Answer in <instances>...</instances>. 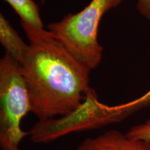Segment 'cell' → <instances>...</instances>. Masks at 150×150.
I'll list each match as a JSON object with an SVG mask.
<instances>
[{
  "label": "cell",
  "mask_w": 150,
  "mask_h": 150,
  "mask_svg": "<svg viewBox=\"0 0 150 150\" xmlns=\"http://www.w3.org/2000/svg\"><path fill=\"white\" fill-rule=\"evenodd\" d=\"M123 0H92L83 10L68 14L48 25V31L91 70L102 59L103 47L98 42V29L104 15Z\"/></svg>",
  "instance_id": "cell-2"
},
{
  "label": "cell",
  "mask_w": 150,
  "mask_h": 150,
  "mask_svg": "<svg viewBox=\"0 0 150 150\" xmlns=\"http://www.w3.org/2000/svg\"><path fill=\"white\" fill-rule=\"evenodd\" d=\"M149 145H150V144H149Z\"/></svg>",
  "instance_id": "cell-11"
},
{
  "label": "cell",
  "mask_w": 150,
  "mask_h": 150,
  "mask_svg": "<svg viewBox=\"0 0 150 150\" xmlns=\"http://www.w3.org/2000/svg\"><path fill=\"white\" fill-rule=\"evenodd\" d=\"M125 134L130 138L150 144V119L144 123L132 127Z\"/></svg>",
  "instance_id": "cell-8"
},
{
  "label": "cell",
  "mask_w": 150,
  "mask_h": 150,
  "mask_svg": "<svg viewBox=\"0 0 150 150\" xmlns=\"http://www.w3.org/2000/svg\"><path fill=\"white\" fill-rule=\"evenodd\" d=\"M0 42L8 54L19 63L29 45L25 44L4 15H0Z\"/></svg>",
  "instance_id": "cell-5"
},
{
  "label": "cell",
  "mask_w": 150,
  "mask_h": 150,
  "mask_svg": "<svg viewBox=\"0 0 150 150\" xmlns=\"http://www.w3.org/2000/svg\"><path fill=\"white\" fill-rule=\"evenodd\" d=\"M20 18V22L38 29H44L39 7L33 0H5Z\"/></svg>",
  "instance_id": "cell-6"
},
{
  "label": "cell",
  "mask_w": 150,
  "mask_h": 150,
  "mask_svg": "<svg viewBox=\"0 0 150 150\" xmlns=\"http://www.w3.org/2000/svg\"><path fill=\"white\" fill-rule=\"evenodd\" d=\"M31 112L29 93L20 63L6 53L0 61V147L22 150L29 132L22 129V119Z\"/></svg>",
  "instance_id": "cell-3"
},
{
  "label": "cell",
  "mask_w": 150,
  "mask_h": 150,
  "mask_svg": "<svg viewBox=\"0 0 150 150\" xmlns=\"http://www.w3.org/2000/svg\"><path fill=\"white\" fill-rule=\"evenodd\" d=\"M75 150H150V145L119 131L108 130L95 138H86Z\"/></svg>",
  "instance_id": "cell-4"
},
{
  "label": "cell",
  "mask_w": 150,
  "mask_h": 150,
  "mask_svg": "<svg viewBox=\"0 0 150 150\" xmlns=\"http://www.w3.org/2000/svg\"><path fill=\"white\" fill-rule=\"evenodd\" d=\"M149 106H150V91L134 101L118 106H114V118L116 122H120L133 114Z\"/></svg>",
  "instance_id": "cell-7"
},
{
  "label": "cell",
  "mask_w": 150,
  "mask_h": 150,
  "mask_svg": "<svg viewBox=\"0 0 150 150\" xmlns=\"http://www.w3.org/2000/svg\"><path fill=\"white\" fill-rule=\"evenodd\" d=\"M137 9L142 16L150 20V0H138Z\"/></svg>",
  "instance_id": "cell-9"
},
{
  "label": "cell",
  "mask_w": 150,
  "mask_h": 150,
  "mask_svg": "<svg viewBox=\"0 0 150 150\" xmlns=\"http://www.w3.org/2000/svg\"><path fill=\"white\" fill-rule=\"evenodd\" d=\"M45 1V0H42V2H43V1Z\"/></svg>",
  "instance_id": "cell-10"
},
{
  "label": "cell",
  "mask_w": 150,
  "mask_h": 150,
  "mask_svg": "<svg viewBox=\"0 0 150 150\" xmlns=\"http://www.w3.org/2000/svg\"><path fill=\"white\" fill-rule=\"evenodd\" d=\"M29 46L20 62L31 112L39 121L63 117L83 102L91 70L49 31L20 22Z\"/></svg>",
  "instance_id": "cell-1"
}]
</instances>
